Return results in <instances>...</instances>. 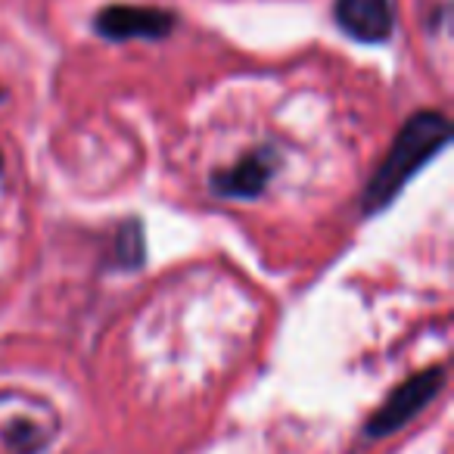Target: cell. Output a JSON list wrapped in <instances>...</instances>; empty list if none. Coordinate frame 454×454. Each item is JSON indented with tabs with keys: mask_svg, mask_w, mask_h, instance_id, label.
<instances>
[{
	"mask_svg": "<svg viewBox=\"0 0 454 454\" xmlns=\"http://www.w3.org/2000/svg\"><path fill=\"white\" fill-rule=\"evenodd\" d=\"M451 144V121L442 113H423L411 115L404 121V128L398 131L392 150L386 153V159L380 162V168L373 171V177L367 181L364 190V206L367 215H377L395 200L404 190V184L423 168V165L433 162V156H439L445 146Z\"/></svg>",
	"mask_w": 454,
	"mask_h": 454,
	"instance_id": "1",
	"label": "cell"
},
{
	"mask_svg": "<svg viewBox=\"0 0 454 454\" xmlns=\"http://www.w3.org/2000/svg\"><path fill=\"white\" fill-rule=\"evenodd\" d=\"M442 386H445V367H429V371H420L404 383H398L389 392V398L373 411L371 420L364 423V435L367 439H383V435H392L402 427H408L423 408H429V402L439 395Z\"/></svg>",
	"mask_w": 454,
	"mask_h": 454,
	"instance_id": "2",
	"label": "cell"
},
{
	"mask_svg": "<svg viewBox=\"0 0 454 454\" xmlns=\"http://www.w3.org/2000/svg\"><path fill=\"white\" fill-rule=\"evenodd\" d=\"M177 28V16L162 7L109 4L94 16V32L106 41H162Z\"/></svg>",
	"mask_w": 454,
	"mask_h": 454,
	"instance_id": "3",
	"label": "cell"
},
{
	"mask_svg": "<svg viewBox=\"0 0 454 454\" xmlns=\"http://www.w3.org/2000/svg\"><path fill=\"white\" fill-rule=\"evenodd\" d=\"M274 171H278V156L265 146V150L247 153L231 168L215 171L208 177V187H212L215 196H224V200H255V196L265 193Z\"/></svg>",
	"mask_w": 454,
	"mask_h": 454,
	"instance_id": "4",
	"label": "cell"
},
{
	"mask_svg": "<svg viewBox=\"0 0 454 454\" xmlns=\"http://www.w3.org/2000/svg\"><path fill=\"white\" fill-rule=\"evenodd\" d=\"M333 20L358 44H386L395 26L389 0H336Z\"/></svg>",
	"mask_w": 454,
	"mask_h": 454,
	"instance_id": "5",
	"label": "cell"
},
{
	"mask_svg": "<svg viewBox=\"0 0 454 454\" xmlns=\"http://www.w3.org/2000/svg\"><path fill=\"white\" fill-rule=\"evenodd\" d=\"M119 247H121L119 253H121V262H125V265H140V262H144V234H140L137 221L121 231Z\"/></svg>",
	"mask_w": 454,
	"mask_h": 454,
	"instance_id": "6",
	"label": "cell"
},
{
	"mask_svg": "<svg viewBox=\"0 0 454 454\" xmlns=\"http://www.w3.org/2000/svg\"><path fill=\"white\" fill-rule=\"evenodd\" d=\"M0 100H4V90H0Z\"/></svg>",
	"mask_w": 454,
	"mask_h": 454,
	"instance_id": "7",
	"label": "cell"
}]
</instances>
